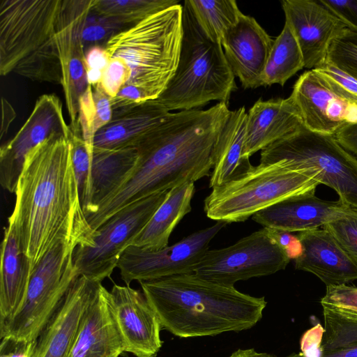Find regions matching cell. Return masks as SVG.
Here are the masks:
<instances>
[{
    "label": "cell",
    "instance_id": "obj_1",
    "mask_svg": "<svg viewBox=\"0 0 357 357\" xmlns=\"http://www.w3.org/2000/svg\"><path fill=\"white\" fill-rule=\"evenodd\" d=\"M230 110L224 102L205 109L169 112L135 146L129 179L86 217L93 230L123 207L153 194L211 175L220 132Z\"/></svg>",
    "mask_w": 357,
    "mask_h": 357
},
{
    "label": "cell",
    "instance_id": "obj_2",
    "mask_svg": "<svg viewBox=\"0 0 357 357\" xmlns=\"http://www.w3.org/2000/svg\"><path fill=\"white\" fill-rule=\"evenodd\" d=\"M15 194L13 212L31 274L59 241L93 245L95 231L82 208L66 136L53 134L29 151Z\"/></svg>",
    "mask_w": 357,
    "mask_h": 357
},
{
    "label": "cell",
    "instance_id": "obj_3",
    "mask_svg": "<svg viewBox=\"0 0 357 357\" xmlns=\"http://www.w3.org/2000/svg\"><path fill=\"white\" fill-rule=\"evenodd\" d=\"M139 283L162 328L180 337L249 329L261 319L266 306L264 297L252 296L194 273Z\"/></svg>",
    "mask_w": 357,
    "mask_h": 357
},
{
    "label": "cell",
    "instance_id": "obj_4",
    "mask_svg": "<svg viewBox=\"0 0 357 357\" xmlns=\"http://www.w3.org/2000/svg\"><path fill=\"white\" fill-rule=\"evenodd\" d=\"M182 34L183 6L178 3L119 31L105 48L111 59H121L130 68L126 84L135 87L145 101L153 100L176 70Z\"/></svg>",
    "mask_w": 357,
    "mask_h": 357
},
{
    "label": "cell",
    "instance_id": "obj_5",
    "mask_svg": "<svg viewBox=\"0 0 357 357\" xmlns=\"http://www.w3.org/2000/svg\"><path fill=\"white\" fill-rule=\"evenodd\" d=\"M222 46L204 34L183 2V34L176 70L154 100L168 112L190 110L218 100L228 105L237 89Z\"/></svg>",
    "mask_w": 357,
    "mask_h": 357
},
{
    "label": "cell",
    "instance_id": "obj_6",
    "mask_svg": "<svg viewBox=\"0 0 357 357\" xmlns=\"http://www.w3.org/2000/svg\"><path fill=\"white\" fill-rule=\"evenodd\" d=\"M261 164L278 163L333 189L339 200L357 211V158L333 135L303 126L261 151Z\"/></svg>",
    "mask_w": 357,
    "mask_h": 357
},
{
    "label": "cell",
    "instance_id": "obj_7",
    "mask_svg": "<svg viewBox=\"0 0 357 357\" xmlns=\"http://www.w3.org/2000/svg\"><path fill=\"white\" fill-rule=\"evenodd\" d=\"M318 185L305 174L278 163H259L213 188L204 199V210L216 222H244L280 201L315 191Z\"/></svg>",
    "mask_w": 357,
    "mask_h": 357
},
{
    "label": "cell",
    "instance_id": "obj_8",
    "mask_svg": "<svg viewBox=\"0 0 357 357\" xmlns=\"http://www.w3.org/2000/svg\"><path fill=\"white\" fill-rule=\"evenodd\" d=\"M77 247L76 242L64 240L47 252L32 272L22 305L0 325L1 339L23 342L37 340L79 277L73 260Z\"/></svg>",
    "mask_w": 357,
    "mask_h": 357
},
{
    "label": "cell",
    "instance_id": "obj_9",
    "mask_svg": "<svg viewBox=\"0 0 357 357\" xmlns=\"http://www.w3.org/2000/svg\"><path fill=\"white\" fill-rule=\"evenodd\" d=\"M168 190L153 194L118 211L96 230L91 247H77L73 256L78 276L100 282L109 278L125 250L149 222Z\"/></svg>",
    "mask_w": 357,
    "mask_h": 357
},
{
    "label": "cell",
    "instance_id": "obj_10",
    "mask_svg": "<svg viewBox=\"0 0 357 357\" xmlns=\"http://www.w3.org/2000/svg\"><path fill=\"white\" fill-rule=\"evenodd\" d=\"M266 227L252 232L233 245L208 250L194 273L218 284L234 286L236 282L266 276L284 270L290 261Z\"/></svg>",
    "mask_w": 357,
    "mask_h": 357
},
{
    "label": "cell",
    "instance_id": "obj_11",
    "mask_svg": "<svg viewBox=\"0 0 357 357\" xmlns=\"http://www.w3.org/2000/svg\"><path fill=\"white\" fill-rule=\"evenodd\" d=\"M62 0H0V74L14 72L55 32Z\"/></svg>",
    "mask_w": 357,
    "mask_h": 357
},
{
    "label": "cell",
    "instance_id": "obj_12",
    "mask_svg": "<svg viewBox=\"0 0 357 357\" xmlns=\"http://www.w3.org/2000/svg\"><path fill=\"white\" fill-rule=\"evenodd\" d=\"M227 225L216 222L160 250L128 247L116 267L121 279L130 285L134 280L148 281L194 273L195 266L209 250L211 241Z\"/></svg>",
    "mask_w": 357,
    "mask_h": 357
},
{
    "label": "cell",
    "instance_id": "obj_13",
    "mask_svg": "<svg viewBox=\"0 0 357 357\" xmlns=\"http://www.w3.org/2000/svg\"><path fill=\"white\" fill-rule=\"evenodd\" d=\"M93 2L62 0L54 34L61 67V85L70 120L69 126L73 128L79 127V99L89 86L82 30Z\"/></svg>",
    "mask_w": 357,
    "mask_h": 357
},
{
    "label": "cell",
    "instance_id": "obj_14",
    "mask_svg": "<svg viewBox=\"0 0 357 357\" xmlns=\"http://www.w3.org/2000/svg\"><path fill=\"white\" fill-rule=\"evenodd\" d=\"M70 132L60 99L54 94L40 96L19 131L1 146L0 183L2 188L15 193L29 151L53 134H62L68 137Z\"/></svg>",
    "mask_w": 357,
    "mask_h": 357
},
{
    "label": "cell",
    "instance_id": "obj_15",
    "mask_svg": "<svg viewBox=\"0 0 357 357\" xmlns=\"http://www.w3.org/2000/svg\"><path fill=\"white\" fill-rule=\"evenodd\" d=\"M308 130L328 135L357 123V105L337 93L314 69L304 72L289 96Z\"/></svg>",
    "mask_w": 357,
    "mask_h": 357
},
{
    "label": "cell",
    "instance_id": "obj_16",
    "mask_svg": "<svg viewBox=\"0 0 357 357\" xmlns=\"http://www.w3.org/2000/svg\"><path fill=\"white\" fill-rule=\"evenodd\" d=\"M109 297L124 352L136 357H154L162 347L158 316L143 292L114 284Z\"/></svg>",
    "mask_w": 357,
    "mask_h": 357
},
{
    "label": "cell",
    "instance_id": "obj_17",
    "mask_svg": "<svg viewBox=\"0 0 357 357\" xmlns=\"http://www.w3.org/2000/svg\"><path fill=\"white\" fill-rule=\"evenodd\" d=\"M285 22L299 45L304 68L314 69L324 64L331 44L347 27L319 1L282 0Z\"/></svg>",
    "mask_w": 357,
    "mask_h": 357
},
{
    "label": "cell",
    "instance_id": "obj_18",
    "mask_svg": "<svg viewBox=\"0 0 357 357\" xmlns=\"http://www.w3.org/2000/svg\"><path fill=\"white\" fill-rule=\"evenodd\" d=\"M102 282L77 277L36 340L31 357H68L82 317Z\"/></svg>",
    "mask_w": 357,
    "mask_h": 357
},
{
    "label": "cell",
    "instance_id": "obj_19",
    "mask_svg": "<svg viewBox=\"0 0 357 357\" xmlns=\"http://www.w3.org/2000/svg\"><path fill=\"white\" fill-rule=\"evenodd\" d=\"M273 40L256 20L243 13L222 43L225 57L243 89L261 85Z\"/></svg>",
    "mask_w": 357,
    "mask_h": 357
},
{
    "label": "cell",
    "instance_id": "obj_20",
    "mask_svg": "<svg viewBox=\"0 0 357 357\" xmlns=\"http://www.w3.org/2000/svg\"><path fill=\"white\" fill-rule=\"evenodd\" d=\"M315 191L292 196L256 213L252 220L263 227L301 232L323 227L344 216L351 208L339 199L326 201Z\"/></svg>",
    "mask_w": 357,
    "mask_h": 357
},
{
    "label": "cell",
    "instance_id": "obj_21",
    "mask_svg": "<svg viewBox=\"0 0 357 357\" xmlns=\"http://www.w3.org/2000/svg\"><path fill=\"white\" fill-rule=\"evenodd\" d=\"M123 352L109 291L101 284L82 317L68 357H119Z\"/></svg>",
    "mask_w": 357,
    "mask_h": 357
},
{
    "label": "cell",
    "instance_id": "obj_22",
    "mask_svg": "<svg viewBox=\"0 0 357 357\" xmlns=\"http://www.w3.org/2000/svg\"><path fill=\"white\" fill-rule=\"evenodd\" d=\"M302 254L295 268L318 277L326 285L337 286L357 279V264L324 228L298 232Z\"/></svg>",
    "mask_w": 357,
    "mask_h": 357
},
{
    "label": "cell",
    "instance_id": "obj_23",
    "mask_svg": "<svg viewBox=\"0 0 357 357\" xmlns=\"http://www.w3.org/2000/svg\"><path fill=\"white\" fill-rule=\"evenodd\" d=\"M31 275L30 261L24 250L15 214L12 212L1 245L0 325L22 305Z\"/></svg>",
    "mask_w": 357,
    "mask_h": 357
},
{
    "label": "cell",
    "instance_id": "obj_24",
    "mask_svg": "<svg viewBox=\"0 0 357 357\" xmlns=\"http://www.w3.org/2000/svg\"><path fill=\"white\" fill-rule=\"evenodd\" d=\"M304 126L290 97L258 100L247 112L244 157L259 151Z\"/></svg>",
    "mask_w": 357,
    "mask_h": 357
},
{
    "label": "cell",
    "instance_id": "obj_25",
    "mask_svg": "<svg viewBox=\"0 0 357 357\" xmlns=\"http://www.w3.org/2000/svg\"><path fill=\"white\" fill-rule=\"evenodd\" d=\"M169 113L154 100L114 112L111 121L95 134L93 146L108 149L135 147Z\"/></svg>",
    "mask_w": 357,
    "mask_h": 357
},
{
    "label": "cell",
    "instance_id": "obj_26",
    "mask_svg": "<svg viewBox=\"0 0 357 357\" xmlns=\"http://www.w3.org/2000/svg\"><path fill=\"white\" fill-rule=\"evenodd\" d=\"M137 160L135 147L108 149L93 146L89 205L86 217L96 213L100 204L129 179Z\"/></svg>",
    "mask_w": 357,
    "mask_h": 357
},
{
    "label": "cell",
    "instance_id": "obj_27",
    "mask_svg": "<svg viewBox=\"0 0 357 357\" xmlns=\"http://www.w3.org/2000/svg\"><path fill=\"white\" fill-rule=\"evenodd\" d=\"M247 112L244 107L230 111L218 135L209 187L217 188L251 167L244 157Z\"/></svg>",
    "mask_w": 357,
    "mask_h": 357
},
{
    "label": "cell",
    "instance_id": "obj_28",
    "mask_svg": "<svg viewBox=\"0 0 357 357\" xmlns=\"http://www.w3.org/2000/svg\"><path fill=\"white\" fill-rule=\"evenodd\" d=\"M194 193L195 183L192 181L169 190L162 203L131 245L146 250H160L168 246L172 232L192 210Z\"/></svg>",
    "mask_w": 357,
    "mask_h": 357
},
{
    "label": "cell",
    "instance_id": "obj_29",
    "mask_svg": "<svg viewBox=\"0 0 357 357\" xmlns=\"http://www.w3.org/2000/svg\"><path fill=\"white\" fill-rule=\"evenodd\" d=\"M304 68L303 55L290 25L285 22L273 43L261 75V85L284 86L286 82Z\"/></svg>",
    "mask_w": 357,
    "mask_h": 357
},
{
    "label": "cell",
    "instance_id": "obj_30",
    "mask_svg": "<svg viewBox=\"0 0 357 357\" xmlns=\"http://www.w3.org/2000/svg\"><path fill=\"white\" fill-rule=\"evenodd\" d=\"M195 20L211 41L222 45L243 13L234 0H185Z\"/></svg>",
    "mask_w": 357,
    "mask_h": 357
},
{
    "label": "cell",
    "instance_id": "obj_31",
    "mask_svg": "<svg viewBox=\"0 0 357 357\" xmlns=\"http://www.w3.org/2000/svg\"><path fill=\"white\" fill-rule=\"evenodd\" d=\"M112 98L103 90L100 83L89 84L79 99L78 123L81 133L91 153L95 134L112 119Z\"/></svg>",
    "mask_w": 357,
    "mask_h": 357
},
{
    "label": "cell",
    "instance_id": "obj_32",
    "mask_svg": "<svg viewBox=\"0 0 357 357\" xmlns=\"http://www.w3.org/2000/svg\"><path fill=\"white\" fill-rule=\"evenodd\" d=\"M178 3L177 0H94L92 10L131 26Z\"/></svg>",
    "mask_w": 357,
    "mask_h": 357
},
{
    "label": "cell",
    "instance_id": "obj_33",
    "mask_svg": "<svg viewBox=\"0 0 357 357\" xmlns=\"http://www.w3.org/2000/svg\"><path fill=\"white\" fill-rule=\"evenodd\" d=\"M324 332L323 351H331L357 344V311L321 304Z\"/></svg>",
    "mask_w": 357,
    "mask_h": 357
},
{
    "label": "cell",
    "instance_id": "obj_34",
    "mask_svg": "<svg viewBox=\"0 0 357 357\" xmlns=\"http://www.w3.org/2000/svg\"><path fill=\"white\" fill-rule=\"evenodd\" d=\"M14 72L31 80L61 84V67L54 36L22 60Z\"/></svg>",
    "mask_w": 357,
    "mask_h": 357
},
{
    "label": "cell",
    "instance_id": "obj_35",
    "mask_svg": "<svg viewBox=\"0 0 357 357\" xmlns=\"http://www.w3.org/2000/svg\"><path fill=\"white\" fill-rule=\"evenodd\" d=\"M68 139L70 144L73 166L77 182L80 201L86 215L89 205L91 154L79 128H70Z\"/></svg>",
    "mask_w": 357,
    "mask_h": 357
},
{
    "label": "cell",
    "instance_id": "obj_36",
    "mask_svg": "<svg viewBox=\"0 0 357 357\" xmlns=\"http://www.w3.org/2000/svg\"><path fill=\"white\" fill-rule=\"evenodd\" d=\"M326 61L357 80V32L347 28L334 39Z\"/></svg>",
    "mask_w": 357,
    "mask_h": 357
},
{
    "label": "cell",
    "instance_id": "obj_37",
    "mask_svg": "<svg viewBox=\"0 0 357 357\" xmlns=\"http://www.w3.org/2000/svg\"><path fill=\"white\" fill-rule=\"evenodd\" d=\"M115 19L100 15L93 10L87 15L82 30L84 47L106 44L114 34L126 28Z\"/></svg>",
    "mask_w": 357,
    "mask_h": 357
},
{
    "label": "cell",
    "instance_id": "obj_38",
    "mask_svg": "<svg viewBox=\"0 0 357 357\" xmlns=\"http://www.w3.org/2000/svg\"><path fill=\"white\" fill-rule=\"evenodd\" d=\"M347 254L357 264V211L350 209L344 216L325 225Z\"/></svg>",
    "mask_w": 357,
    "mask_h": 357
},
{
    "label": "cell",
    "instance_id": "obj_39",
    "mask_svg": "<svg viewBox=\"0 0 357 357\" xmlns=\"http://www.w3.org/2000/svg\"><path fill=\"white\" fill-rule=\"evenodd\" d=\"M340 96L357 105V80L328 61L314 69Z\"/></svg>",
    "mask_w": 357,
    "mask_h": 357
},
{
    "label": "cell",
    "instance_id": "obj_40",
    "mask_svg": "<svg viewBox=\"0 0 357 357\" xmlns=\"http://www.w3.org/2000/svg\"><path fill=\"white\" fill-rule=\"evenodd\" d=\"M130 77V69L127 63L119 58L111 61L103 72L100 84L105 92L114 98Z\"/></svg>",
    "mask_w": 357,
    "mask_h": 357
},
{
    "label": "cell",
    "instance_id": "obj_41",
    "mask_svg": "<svg viewBox=\"0 0 357 357\" xmlns=\"http://www.w3.org/2000/svg\"><path fill=\"white\" fill-rule=\"evenodd\" d=\"M320 303L357 311V287L346 284L326 287Z\"/></svg>",
    "mask_w": 357,
    "mask_h": 357
},
{
    "label": "cell",
    "instance_id": "obj_42",
    "mask_svg": "<svg viewBox=\"0 0 357 357\" xmlns=\"http://www.w3.org/2000/svg\"><path fill=\"white\" fill-rule=\"evenodd\" d=\"M348 29L357 32V0H319Z\"/></svg>",
    "mask_w": 357,
    "mask_h": 357
},
{
    "label": "cell",
    "instance_id": "obj_43",
    "mask_svg": "<svg viewBox=\"0 0 357 357\" xmlns=\"http://www.w3.org/2000/svg\"><path fill=\"white\" fill-rule=\"evenodd\" d=\"M268 229L272 238L285 252L290 259H296L302 254V244L297 235L285 231Z\"/></svg>",
    "mask_w": 357,
    "mask_h": 357
},
{
    "label": "cell",
    "instance_id": "obj_44",
    "mask_svg": "<svg viewBox=\"0 0 357 357\" xmlns=\"http://www.w3.org/2000/svg\"><path fill=\"white\" fill-rule=\"evenodd\" d=\"M324 328L320 324L307 330L303 335L300 344L303 357H315L320 351Z\"/></svg>",
    "mask_w": 357,
    "mask_h": 357
},
{
    "label": "cell",
    "instance_id": "obj_45",
    "mask_svg": "<svg viewBox=\"0 0 357 357\" xmlns=\"http://www.w3.org/2000/svg\"><path fill=\"white\" fill-rule=\"evenodd\" d=\"M86 70L94 69L104 72L109 65L111 58L105 47L93 46L85 52Z\"/></svg>",
    "mask_w": 357,
    "mask_h": 357
},
{
    "label": "cell",
    "instance_id": "obj_46",
    "mask_svg": "<svg viewBox=\"0 0 357 357\" xmlns=\"http://www.w3.org/2000/svg\"><path fill=\"white\" fill-rule=\"evenodd\" d=\"M334 137L346 151L357 158V123L343 127Z\"/></svg>",
    "mask_w": 357,
    "mask_h": 357
},
{
    "label": "cell",
    "instance_id": "obj_47",
    "mask_svg": "<svg viewBox=\"0 0 357 357\" xmlns=\"http://www.w3.org/2000/svg\"><path fill=\"white\" fill-rule=\"evenodd\" d=\"M286 357H303V355L296 353ZM315 357H357V344L349 345L344 347L331 350V351H323L320 350L319 354Z\"/></svg>",
    "mask_w": 357,
    "mask_h": 357
},
{
    "label": "cell",
    "instance_id": "obj_48",
    "mask_svg": "<svg viewBox=\"0 0 357 357\" xmlns=\"http://www.w3.org/2000/svg\"><path fill=\"white\" fill-rule=\"evenodd\" d=\"M16 116L14 108L10 102L4 98H1V139L8 132L11 123Z\"/></svg>",
    "mask_w": 357,
    "mask_h": 357
},
{
    "label": "cell",
    "instance_id": "obj_49",
    "mask_svg": "<svg viewBox=\"0 0 357 357\" xmlns=\"http://www.w3.org/2000/svg\"><path fill=\"white\" fill-rule=\"evenodd\" d=\"M229 357H275L274 355L267 353H259L254 349H238Z\"/></svg>",
    "mask_w": 357,
    "mask_h": 357
}]
</instances>
